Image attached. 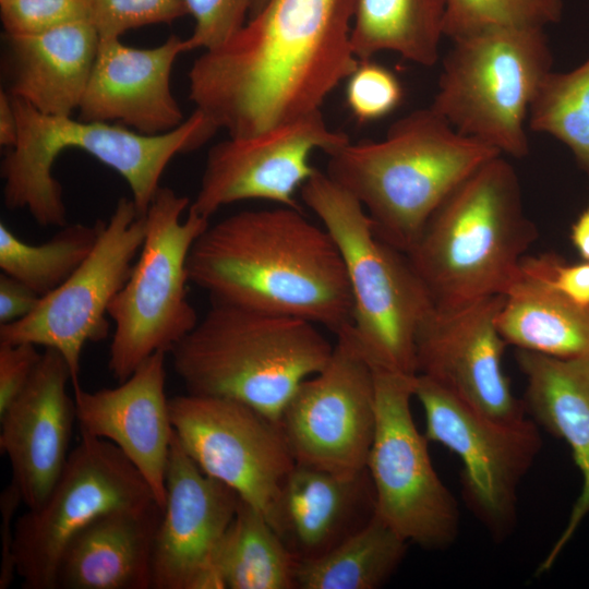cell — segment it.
<instances>
[{
  "mask_svg": "<svg viewBox=\"0 0 589 589\" xmlns=\"http://www.w3.org/2000/svg\"><path fill=\"white\" fill-rule=\"evenodd\" d=\"M17 118L13 98L8 92H0V144L13 147L17 140Z\"/></svg>",
  "mask_w": 589,
  "mask_h": 589,
  "instance_id": "40",
  "label": "cell"
},
{
  "mask_svg": "<svg viewBox=\"0 0 589 589\" xmlns=\"http://www.w3.org/2000/svg\"><path fill=\"white\" fill-rule=\"evenodd\" d=\"M375 412L374 371L348 326L325 366L298 386L279 428L297 464L353 476L366 469Z\"/></svg>",
  "mask_w": 589,
  "mask_h": 589,
  "instance_id": "14",
  "label": "cell"
},
{
  "mask_svg": "<svg viewBox=\"0 0 589 589\" xmlns=\"http://www.w3.org/2000/svg\"><path fill=\"white\" fill-rule=\"evenodd\" d=\"M298 317L214 303L169 352L187 393L242 402L279 425L298 386L334 345Z\"/></svg>",
  "mask_w": 589,
  "mask_h": 589,
  "instance_id": "6",
  "label": "cell"
},
{
  "mask_svg": "<svg viewBox=\"0 0 589 589\" xmlns=\"http://www.w3.org/2000/svg\"><path fill=\"white\" fill-rule=\"evenodd\" d=\"M504 294L459 306H434L419 326L414 340L416 372L498 420L527 417L503 370L508 346L497 327Z\"/></svg>",
  "mask_w": 589,
  "mask_h": 589,
  "instance_id": "17",
  "label": "cell"
},
{
  "mask_svg": "<svg viewBox=\"0 0 589 589\" xmlns=\"http://www.w3.org/2000/svg\"><path fill=\"white\" fill-rule=\"evenodd\" d=\"M539 236L514 167L496 156L431 215L406 253L434 306L505 294Z\"/></svg>",
  "mask_w": 589,
  "mask_h": 589,
  "instance_id": "4",
  "label": "cell"
},
{
  "mask_svg": "<svg viewBox=\"0 0 589 589\" xmlns=\"http://www.w3.org/2000/svg\"><path fill=\"white\" fill-rule=\"evenodd\" d=\"M156 501L133 464L111 442L80 431L65 466L44 502L14 522L13 556L25 589H57L61 555L96 517Z\"/></svg>",
  "mask_w": 589,
  "mask_h": 589,
  "instance_id": "12",
  "label": "cell"
},
{
  "mask_svg": "<svg viewBox=\"0 0 589 589\" xmlns=\"http://www.w3.org/2000/svg\"><path fill=\"white\" fill-rule=\"evenodd\" d=\"M408 542L375 513L359 530L320 557L298 561V589H376L401 564Z\"/></svg>",
  "mask_w": 589,
  "mask_h": 589,
  "instance_id": "29",
  "label": "cell"
},
{
  "mask_svg": "<svg viewBox=\"0 0 589 589\" xmlns=\"http://www.w3.org/2000/svg\"><path fill=\"white\" fill-rule=\"evenodd\" d=\"M299 193L342 257L359 348L372 366L416 375V335L434 304L406 253L375 235L359 201L325 171L316 169Z\"/></svg>",
  "mask_w": 589,
  "mask_h": 589,
  "instance_id": "7",
  "label": "cell"
},
{
  "mask_svg": "<svg viewBox=\"0 0 589 589\" xmlns=\"http://www.w3.org/2000/svg\"><path fill=\"white\" fill-rule=\"evenodd\" d=\"M356 0H266L188 73L189 97L229 137H250L321 107L356 70Z\"/></svg>",
  "mask_w": 589,
  "mask_h": 589,
  "instance_id": "1",
  "label": "cell"
},
{
  "mask_svg": "<svg viewBox=\"0 0 589 589\" xmlns=\"http://www.w3.org/2000/svg\"><path fill=\"white\" fill-rule=\"evenodd\" d=\"M298 561L267 518L240 498L219 545V589H296Z\"/></svg>",
  "mask_w": 589,
  "mask_h": 589,
  "instance_id": "28",
  "label": "cell"
},
{
  "mask_svg": "<svg viewBox=\"0 0 589 589\" xmlns=\"http://www.w3.org/2000/svg\"><path fill=\"white\" fill-rule=\"evenodd\" d=\"M64 358L45 348L26 387L0 414V452L9 459L11 482L26 508L47 497L69 457V443L76 420L74 399Z\"/></svg>",
  "mask_w": 589,
  "mask_h": 589,
  "instance_id": "19",
  "label": "cell"
},
{
  "mask_svg": "<svg viewBox=\"0 0 589 589\" xmlns=\"http://www.w3.org/2000/svg\"><path fill=\"white\" fill-rule=\"evenodd\" d=\"M526 378V413L539 426L563 440L581 474V490L560 537L537 568L548 573L589 515V359H561L516 349Z\"/></svg>",
  "mask_w": 589,
  "mask_h": 589,
  "instance_id": "23",
  "label": "cell"
},
{
  "mask_svg": "<svg viewBox=\"0 0 589 589\" xmlns=\"http://www.w3.org/2000/svg\"><path fill=\"white\" fill-rule=\"evenodd\" d=\"M528 127L562 142L589 177V58L574 70L546 75Z\"/></svg>",
  "mask_w": 589,
  "mask_h": 589,
  "instance_id": "31",
  "label": "cell"
},
{
  "mask_svg": "<svg viewBox=\"0 0 589 589\" xmlns=\"http://www.w3.org/2000/svg\"><path fill=\"white\" fill-rule=\"evenodd\" d=\"M163 507L152 501L106 512L64 549L57 589H152V557Z\"/></svg>",
  "mask_w": 589,
  "mask_h": 589,
  "instance_id": "24",
  "label": "cell"
},
{
  "mask_svg": "<svg viewBox=\"0 0 589 589\" xmlns=\"http://www.w3.org/2000/svg\"><path fill=\"white\" fill-rule=\"evenodd\" d=\"M4 35L11 71L8 93L45 115L68 117L79 109L100 40L95 25L80 21Z\"/></svg>",
  "mask_w": 589,
  "mask_h": 589,
  "instance_id": "25",
  "label": "cell"
},
{
  "mask_svg": "<svg viewBox=\"0 0 589 589\" xmlns=\"http://www.w3.org/2000/svg\"><path fill=\"white\" fill-rule=\"evenodd\" d=\"M23 504L16 488L9 483L0 495L1 512V566L0 589H8L16 575L13 556L15 513Z\"/></svg>",
  "mask_w": 589,
  "mask_h": 589,
  "instance_id": "38",
  "label": "cell"
},
{
  "mask_svg": "<svg viewBox=\"0 0 589 589\" xmlns=\"http://www.w3.org/2000/svg\"><path fill=\"white\" fill-rule=\"evenodd\" d=\"M185 51L184 39L176 35L153 48L100 38L80 119L119 121L146 135L176 129L184 119L170 79L177 57Z\"/></svg>",
  "mask_w": 589,
  "mask_h": 589,
  "instance_id": "21",
  "label": "cell"
},
{
  "mask_svg": "<svg viewBox=\"0 0 589 589\" xmlns=\"http://www.w3.org/2000/svg\"><path fill=\"white\" fill-rule=\"evenodd\" d=\"M104 224L101 219L94 225L67 224L51 239L36 245L21 240L1 223L0 268L44 297L87 259Z\"/></svg>",
  "mask_w": 589,
  "mask_h": 589,
  "instance_id": "30",
  "label": "cell"
},
{
  "mask_svg": "<svg viewBox=\"0 0 589 589\" xmlns=\"http://www.w3.org/2000/svg\"><path fill=\"white\" fill-rule=\"evenodd\" d=\"M146 236V218L132 199L120 197L87 259L23 318L0 326V342H29L57 350L71 384L80 385L81 356L88 341L108 336V308L128 280Z\"/></svg>",
  "mask_w": 589,
  "mask_h": 589,
  "instance_id": "13",
  "label": "cell"
},
{
  "mask_svg": "<svg viewBox=\"0 0 589 589\" xmlns=\"http://www.w3.org/2000/svg\"><path fill=\"white\" fill-rule=\"evenodd\" d=\"M375 431L366 469L375 514L409 544L448 549L459 533L458 503L436 473L412 412L416 375L372 366Z\"/></svg>",
  "mask_w": 589,
  "mask_h": 589,
  "instance_id": "10",
  "label": "cell"
},
{
  "mask_svg": "<svg viewBox=\"0 0 589 589\" xmlns=\"http://www.w3.org/2000/svg\"><path fill=\"white\" fill-rule=\"evenodd\" d=\"M12 98L19 132L1 164L3 200L11 211L26 209L43 227L67 225L62 188L52 175L62 151L81 149L118 172L139 214L145 215L170 160L201 147L218 131L197 109L176 129L146 135L109 122L45 115Z\"/></svg>",
  "mask_w": 589,
  "mask_h": 589,
  "instance_id": "5",
  "label": "cell"
},
{
  "mask_svg": "<svg viewBox=\"0 0 589 589\" xmlns=\"http://www.w3.org/2000/svg\"><path fill=\"white\" fill-rule=\"evenodd\" d=\"M563 0H446L444 36L455 40L496 28H542L560 22Z\"/></svg>",
  "mask_w": 589,
  "mask_h": 589,
  "instance_id": "32",
  "label": "cell"
},
{
  "mask_svg": "<svg viewBox=\"0 0 589 589\" xmlns=\"http://www.w3.org/2000/svg\"><path fill=\"white\" fill-rule=\"evenodd\" d=\"M498 330L508 346L561 359H589V305L522 261L504 294Z\"/></svg>",
  "mask_w": 589,
  "mask_h": 589,
  "instance_id": "26",
  "label": "cell"
},
{
  "mask_svg": "<svg viewBox=\"0 0 589 589\" xmlns=\"http://www.w3.org/2000/svg\"><path fill=\"white\" fill-rule=\"evenodd\" d=\"M346 81V103L359 122L382 119L402 100L404 89L399 79L372 59L360 61Z\"/></svg>",
  "mask_w": 589,
  "mask_h": 589,
  "instance_id": "33",
  "label": "cell"
},
{
  "mask_svg": "<svg viewBox=\"0 0 589 589\" xmlns=\"http://www.w3.org/2000/svg\"><path fill=\"white\" fill-rule=\"evenodd\" d=\"M187 269L189 281L214 303L302 318L335 336L352 322L339 250L302 209L241 211L208 225L191 248Z\"/></svg>",
  "mask_w": 589,
  "mask_h": 589,
  "instance_id": "2",
  "label": "cell"
},
{
  "mask_svg": "<svg viewBox=\"0 0 589 589\" xmlns=\"http://www.w3.org/2000/svg\"><path fill=\"white\" fill-rule=\"evenodd\" d=\"M4 34L44 32L60 25L92 22V0H0Z\"/></svg>",
  "mask_w": 589,
  "mask_h": 589,
  "instance_id": "35",
  "label": "cell"
},
{
  "mask_svg": "<svg viewBox=\"0 0 589 589\" xmlns=\"http://www.w3.org/2000/svg\"><path fill=\"white\" fill-rule=\"evenodd\" d=\"M29 342H0V414L22 393L43 353Z\"/></svg>",
  "mask_w": 589,
  "mask_h": 589,
  "instance_id": "37",
  "label": "cell"
},
{
  "mask_svg": "<svg viewBox=\"0 0 589 589\" xmlns=\"http://www.w3.org/2000/svg\"><path fill=\"white\" fill-rule=\"evenodd\" d=\"M239 501L236 491L197 467L173 432L166 501L153 549L152 589H219L216 555Z\"/></svg>",
  "mask_w": 589,
  "mask_h": 589,
  "instance_id": "18",
  "label": "cell"
},
{
  "mask_svg": "<svg viewBox=\"0 0 589 589\" xmlns=\"http://www.w3.org/2000/svg\"><path fill=\"white\" fill-rule=\"evenodd\" d=\"M500 155L429 106L396 120L380 141L328 154L325 172L359 201L378 238L407 253L444 200Z\"/></svg>",
  "mask_w": 589,
  "mask_h": 589,
  "instance_id": "3",
  "label": "cell"
},
{
  "mask_svg": "<svg viewBox=\"0 0 589 589\" xmlns=\"http://www.w3.org/2000/svg\"><path fill=\"white\" fill-rule=\"evenodd\" d=\"M349 142L329 129L321 110L250 137H229L209 148L189 209L207 219L244 200L301 209L296 193L316 170L311 155L318 149L328 155Z\"/></svg>",
  "mask_w": 589,
  "mask_h": 589,
  "instance_id": "16",
  "label": "cell"
},
{
  "mask_svg": "<svg viewBox=\"0 0 589 589\" xmlns=\"http://www.w3.org/2000/svg\"><path fill=\"white\" fill-rule=\"evenodd\" d=\"M187 13L182 0H92V23L100 38H120L145 25L170 24Z\"/></svg>",
  "mask_w": 589,
  "mask_h": 589,
  "instance_id": "34",
  "label": "cell"
},
{
  "mask_svg": "<svg viewBox=\"0 0 589 589\" xmlns=\"http://www.w3.org/2000/svg\"><path fill=\"white\" fill-rule=\"evenodd\" d=\"M266 0H243L250 16L254 14L264 4Z\"/></svg>",
  "mask_w": 589,
  "mask_h": 589,
  "instance_id": "42",
  "label": "cell"
},
{
  "mask_svg": "<svg viewBox=\"0 0 589 589\" xmlns=\"http://www.w3.org/2000/svg\"><path fill=\"white\" fill-rule=\"evenodd\" d=\"M374 513L368 469L344 476L296 462L281 486L271 524L297 561H309L334 549Z\"/></svg>",
  "mask_w": 589,
  "mask_h": 589,
  "instance_id": "22",
  "label": "cell"
},
{
  "mask_svg": "<svg viewBox=\"0 0 589 589\" xmlns=\"http://www.w3.org/2000/svg\"><path fill=\"white\" fill-rule=\"evenodd\" d=\"M453 41L430 107L457 132L522 158L530 107L552 71L542 28H496Z\"/></svg>",
  "mask_w": 589,
  "mask_h": 589,
  "instance_id": "8",
  "label": "cell"
},
{
  "mask_svg": "<svg viewBox=\"0 0 589 589\" xmlns=\"http://www.w3.org/2000/svg\"><path fill=\"white\" fill-rule=\"evenodd\" d=\"M569 239L580 259L589 262V202L572 224Z\"/></svg>",
  "mask_w": 589,
  "mask_h": 589,
  "instance_id": "41",
  "label": "cell"
},
{
  "mask_svg": "<svg viewBox=\"0 0 589 589\" xmlns=\"http://www.w3.org/2000/svg\"><path fill=\"white\" fill-rule=\"evenodd\" d=\"M195 22L185 41L187 51L208 50L228 40L245 23L243 0H182Z\"/></svg>",
  "mask_w": 589,
  "mask_h": 589,
  "instance_id": "36",
  "label": "cell"
},
{
  "mask_svg": "<svg viewBox=\"0 0 589 589\" xmlns=\"http://www.w3.org/2000/svg\"><path fill=\"white\" fill-rule=\"evenodd\" d=\"M169 412L176 437L197 467L271 524L296 465L279 425L242 402L189 393L169 398Z\"/></svg>",
  "mask_w": 589,
  "mask_h": 589,
  "instance_id": "15",
  "label": "cell"
},
{
  "mask_svg": "<svg viewBox=\"0 0 589 589\" xmlns=\"http://www.w3.org/2000/svg\"><path fill=\"white\" fill-rule=\"evenodd\" d=\"M446 0H356L351 45L356 57L370 60L392 51L421 67L440 59Z\"/></svg>",
  "mask_w": 589,
  "mask_h": 589,
  "instance_id": "27",
  "label": "cell"
},
{
  "mask_svg": "<svg viewBox=\"0 0 589 589\" xmlns=\"http://www.w3.org/2000/svg\"><path fill=\"white\" fill-rule=\"evenodd\" d=\"M189 207V197L160 185L145 213L144 243L108 308L115 325L108 369L118 383L155 352L169 353L200 320L188 300L187 263L209 223L191 209L182 219Z\"/></svg>",
  "mask_w": 589,
  "mask_h": 589,
  "instance_id": "9",
  "label": "cell"
},
{
  "mask_svg": "<svg viewBox=\"0 0 589 589\" xmlns=\"http://www.w3.org/2000/svg\"><path fill=\"white\" fill-rule=\"evenodd\" d=\"M166 352L148 357L117 387L74 390L80 431L115 444L139 470L156 502L166 501V468L173 434L166 396Z\"/></svg>",
  "mask_w": 589,
  "mask_h": 589,
  "instance_id": "20",
  "label": "cell"
},
{
  "mask_svg": "<svg viewBox=\"0 0 589 589\" xmlns=\"http://www.w3.org/2000/svg\"><path fill=\"white\" fill-rule=\"evenodd\" d=\"M414 398L425 418L424 436L460 460L462 500L496 541L517 521L518 489L542 447L528 416L498 420L483 414L432 380L416 375Z\"/></svg>",
  "mask_w": 589,
  "mask_h": 589,
  "instance_id": "11",
  "label": "cell"
},
{
  "mask_svg": "<svg viewBox=\"0 0 589 589\" xmlns=\"http://www.w3.org/2000/svg\"><path fill=\"white\" fill-rule=\"evenodd\" d=\"M40 296L16 278L0 275V326L12 323L32 313Z\"/></svg>",
  "mask_w": 589,
  "mask_h": 589,
  "instance_id": "39",
  "label": "cell"
}]
</instances>
